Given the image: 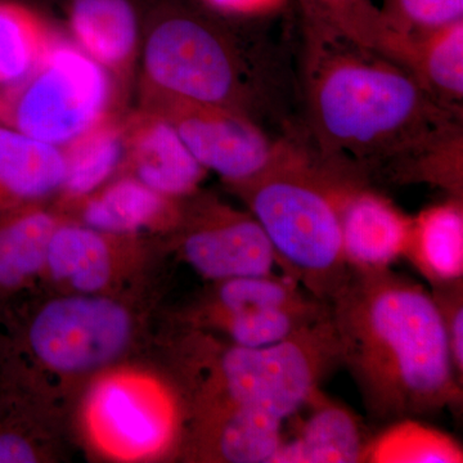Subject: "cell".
Masks as SVG:
<instances>
[{"label":"cell","instance_id":"20","mask_svg":"<svg viewBox=\"0 0 463 463\" xmlns=\"http://www.w3.org/2000/svg\"><path fill=\"white\" fill-rule=\"evenodd\" d=\"M408 257L435 286L461 281L463 276V209L453 199L429 207L412 219Z\"/></svg>","mask_w":463,"mask_h":463},{"label":"cell","instance_id":"8","mask_svg":"<svg viewBox=\"0 0 463 463\" xmlns=\"http://www.w3.org/2000/svg\"><path fill=\"white\" fill-rule=\"evenodd\" d=\"M141 108L166 118L201 165L228 185L257 175L281 147V141L270 139L254 118L237 109L143 88Z\"/></svg>","mask_w":463,"mask_h":463},{"label":"cell","instance_id":"30","mask_svg":"<svg viewBox=\"0 0 463 463\" xmlns=\"http://www.w3.org/2000/svg\"><path fill=\"white\" fill-rule=\"evenodd\" d=\"M3 332H0V347H2Z\"/></svg>","mask_w":463,"mask_h":463},{"label":"cell","instance_id":"15","mask_svg":"<svg viewBox=\"0 0 463 463\" xmlns=\"http://www.w3.org/2000/svg\"><path fill=\"white\" fill-rule=\"evenodd\" d=\"M62 218L44 203L0 214V325L27 304V295L45 277L48 246Z\"/></svg>","mask_w":463,"mask_h":463},{"label":"cell","instance_id":"19","mask_svg":"<svg viewBox=\"0 0 463 463\" xmlns=\"http://www.w3.org/2000/svg\"><path fill=\"white\" fill-rule=\"evenodd\" d=\"M71 42L109 74L127 71L138 45V18L129 0H71Z\"/></svg>","mask_w":463,"mask_h":463},{"label":"cell","instance_id":"22","mask_svg":"<svg viewBox=\"0 0 463 463\" xmlns=\"http://www.w3.org/2000/svg\"><path fill=\"white\" fill-rule=\"evenodd\" d=\"M401 63L441 105L462 112L463 20L405 39Z\"/></svg>","mask_w":463,"mask_h":463},{"label":"cell","instance_id":"25","mask_svg":"<svg viewBox=\"0 0 463 463\" xmlns=\"http://www.w3.org/2000/svg\"><path fill=\"white\" fill-rule=\"evenodd\" d=\"M462 458V448L455 439L413 419H403L368 439L362 462L457 463Z\"/></svg>","mask_w":463,"mask_h":463},{"label":"cell","instance_id":"18","mask_svg":"<svg viewBox=\"0 0 463 463\" xmlns=\"http://www.w3.org/2000/svg\"><path fill=\"white\" fill-rule=\"evenodd\" d=\"M194 422V449L206 461L272 463L283 440L282 420L260 411L236 408Z\"/></svg>","mask_w":463,"mask_h":463},{"label":"cell","instance_id":"2","mask_svg":"<svg viewBox=\"0 0 463 463\" xmlns=\"http://www.w3.org/2000/svg\"><path fill=\"white\" fill-rule=\"evenodd\" d=\"M340 364L374 419L398 421L456 407L462 381L443 315L422 286L386 269H350L331 298Z\"/></svg>","mask_w":463,"mask_h":463},{"label":"cell","instance_id":"17","mask_svg":"<svg viewBox=\"0 0 463 463\" xmlns=\"http://www.w3.org/2000/svg\"><path fill=\"white\" fill-rule=\"evenodd\" d=\"M63 178L61 148L0 125V214L57 196Z\"/></svg>","mask_w":463,"mask_h":463},{"label":"cell","instance_id":"3","mask_svg":"<svg viewBox=\"0 0 463 463\" xmlns=\"http://www.w3.org/2000/svg\"><path fill=\"white\" fill-rule=\"evenodd\" d=\"M334 175L313 149L281 141L269 165L230 185L263 227L286 276L327 304L352 269L341 248Z\"/></svg>","mask_w":463,"mask_h":463},{"label":"cell","instance_id":"12","mask_svg":"<svg viewBox=\"0 0 463 463\" xmlns=\"http://www.w3.org/2000/svg\"><path fill=\"white\" fill-rule=\"evenodd\" d=\"M123 172L173 197L187 199L199 190L207 170L191 154L173 125L141 108L124 121Z\"/></svg>","mask_w":463,"mask_h":463},{"label":"cell","instance_id":"24","mask_svg":"<svg viewBox=\"0 0 463 463\" xmlns=\"http://www.w3.org/2000/svg\"><path fill=\"white\" fill-rule=\"evenodd\" d=\"M58 36L24 0H0V88L29 75Z\"/></svg>","mask_w":463,"mask_h":463},{"label":"cell","instance_id":"6","mask_svg":"<svg viewBox=\"0 0 463 463\" xmlns=\"http://www.w3.org/2000/svg\"><path fill=\"white\" fill-rule=\"evenodd\" d=\"M142 88L254 118L257 87L242 56L221 29L188 9H169L149 32Z\"/></svg>","mask_w":463,"mask_h":463},{"label":"cell","instance_id":"28","mask_svg":"<svg viewBox=\"0 0 463 463\" xmlns=\"http://www.w3.org/2000/svg\"><path fill=\"white\" fill-rule=\"evenodd\" d=\"M443 315L453 365L459 380L463 377V301L462 283L438 286L432 294Z\"/></svg>","mask_w":463,"mask_h":463},{"label":"cell","instance_id":"14","mask_svg":"<svg viewBox=\"0 0 463 463\" xmlns=\"http://www.w3.org/2000/svg\"><path fill=\"white\" fill-rule=\"evenodd\" d=\"M185 199L158 194L127 173L79 201L69 209L78 213L80 223L120 236L174 233L182 224Z\"/></svg>","mask_w":463,"mask_h":463},{"label":"cell","instance_id":"13","mask_svg":"<svg viewBox=\"0 0 463 463\" xmlns=\"http://www.w3.org/2000/svg\"><path fill=\"white\" fill-rule=\"evenodd\" d=\"M139 236H120L62 218L52 234L45 277L65 294L111 295Z\"/></svg>","mask_w":463,"mask_h":463},{"label":"cell","instance_id":"11","mask_svg":"<svg viewBox=\"0 0 463 463\" xmlns=\"http://www.w3.org/2000/svg\"><path fill=\"white\" fill-rule=\"evenodd\" d=\"M341 248L352 269H386L404 257L412 218L367 187L365 179L334 167Z\"/></svg>","mask_w":463,"mask_h":463},{"label":"cell","instance_id":"21","mask_svg":"<svg viewBox=\"0 0 463 463\" xmlns=\"http://www.w3.org/2000/svg\"><path fill=\"white\" fill-rule=\"evenodd\" d=\"M61 151L65 178L58 196L69 207L99 190L123 166L124 121L109 115Z\"/></svg>","mask_w":463,"mask_h":463},{"label":"cell","instance_id":"16","mask_svg":"<svg viewBox=\"0 0 463 463\" xmlns=\"http://www.w3.org/2000/svg\"><path fill=\"white\" fill-rule=\"evenodd\" d=\"M307 404L309 416L294 438L283 439L272 463L362 462L368 439L354 413L319 390Z\"/></svg>","mask_w":463,"mask_h":463},{"label":"cell","instance_id":"27","mask_svg":"<svg viewBox=\"0 0 463 463\" xmlns=\"http://www.w3.org/2000/svg\"><path fill=\"white\" fill-rule=\"evenodd\" d=\"M386 23L401 41L463 20V0H383Z\"/></svg>","mask_w":463,"mask_h":463},{"label":"cell","instance_id":"10","mask_svg":"<svg viewBox=\"0 0 463 463\" xmlns=\"http://www.w3.org/2000/svg\"><path fill=\"white\" fill-rule=\"evenodd\" d=\"M87 423L109 455L137 459L169 446L178 417L172 398L156 383L118 374L99 381L91 389Z\"/></svg>","mask_w":463,"mask_h":463},{"label":"cell","instance_id":"1","mask_svg":"<svg viewBox=\"0 0 463 463\" xmlns=\"http://www.w3.org/2000/svg\"><path fill=\"white\" fill-rule=\"evenodd\" d=\"M304 99L317 156L371 174L461 187L462 112L394 58L304 17Z\"/></svg>","mask_w":463,"mask_h":463},{"label":"cell","instance_id":"5","mask_svg":"<svg viewBox=\"0 0 463 463\" xmlns=\"http://www.w3.org/2000/svg\"><path fill=\"white\" fill-rule=\"evenodd\" d=\"M0 379L25 383L44 371L85 376L114 364L137 335L133 310L112 295L63 294L3 321Z\"/></svg>","mask_w":463,"mask_h":463},{"label":"cell","instance_id":"29","mask_svg":"<svg viewBox=\"0 0 463 463\" xmlns=\"http://www.w3.org/2000/svg\"><path fill=\"white\" fill-rule=\"evenodd\" d=\"M207 8L231 17H261L276 14L288 0H201Z\"/></svg>","mask_w":463,"mask_h":463},{"label":"cell","instance_id":"23","mask_svg":"<svg viewBox=\"0 0 463 463\" xmlns=\"http://www.w3.org/2000/svg\"><path fill=\"white\" fill-rule=\"evenodd\" d=\"M213 283L191 315L199 330H213L219 323L234 317L270 307L298 306L315 298L304 294L289 276L239 277Z\"/></svg>","mask_w":463,"mask_h":463},{"label":"cell","instance_id":"9","mask_svg":"<svg viewBox=\"0 0 463 463\" xmlns=\"http://www.w3.org/2000/svg\"><path fill=\"white\" fill-rule=\"evenodd\" d=\"M194 194L185 199L182 224L173 233L183 260L212 282L273 274L281 263L257 219Z\"/></svg>","mask_w":463,"mask_h":463},{"label":"cell","instance_id":"7","mask_svg":"<svg viewBox=\"0 0 463 463\" xmlns=\"http://www.w3.org/2000/svg\"><path fill=\"white\" fill-rule=\"evenodd\" d=\"M112 99L108 70L58 36L29 75L0 88V125L62 148L111 115Z\"/></svg>","mask_w":463,"mask_h":463},{"label":"cell","instance_id":"26","mask_svg":"<svg viewBox=\"0 0 463 463\" xmlns=\"http://www.w3.org/2000/svg\"><path fill=\"white\" fill-rule=\"evenodd\" d=\"M304 17L397 60L401 41L373 0H298Z\"/></svg>","mask_w":463,"mask_h":463},{"label":"cell","instance_id":"4","mask_svg":"<svg viewBox=\"0 0 463 463\" xmlns=\"http://www.w3.org/2000/svg\"><path fill=\"white\" fill-rule=\"evenodd\" d=\"M197 349L203 359L196 373L194 417L222 411H260L285 421L300 412L325 377L340 364L339 343L331 316L295 336L264 347L221 344L205 337Z\"/></svg>","mask_w":463,"mask_h":463}]
</instances>
